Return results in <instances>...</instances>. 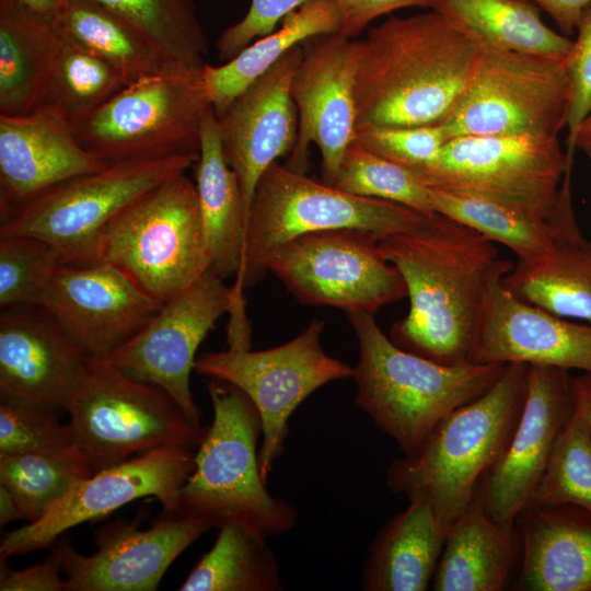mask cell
I'll use <instances>...</instances> for the list:
<instances>
[{
    "label": "cell",
    "instance_id": "8992f818",
    "mask_svg": "<svg viewBox=\"0 0 591 591\" xmlns=\"http://www.w3.org/2000/svg\"><path fill=\"white\" fill-rule=\"evenodd\" d=\"M96 263L161 304L188 288L210 268L196 185L182 173L132 199L101 230Z\"/></svg>",
    "mask_w": 591,
    "mask_h": 591
},
{
    "label": "cell",
    "instance_id": "4316f807",
    "mask_svg": "<svg viewBox=\"0 0 591 591\" xmlns=\"http://www.w3.org/2000/svg\"><path fill=\"white\" fill-rule=\"evenodd\" d=\"M429 194L434 212L509 247L521 262L543 256L563 234L578 225L571 202L570 176L563 179L558 207L551 219L465 192L429 187Z\"/></svg>",
    "mask_w": 591,
    "mask_h": 591
},
{
    "label": "cell",
    "instance_id": "7c38bea8",
    "mask_svg": "<svg viewBox=\"0 0 591 591\" xmlns=\"http://www.w3.org/2000/svg\"><path fill=\"white\" fill-rule=\"evenodd\" d=\"M410 171L430 188L491 198L551 219L571 167L558 137L461 136Z\"/></svg>",
    "mask_w": 591,
    "mask_h": 591
},
{
    "label": "cell",
    "instance_id": "f546056e",
    "mask_svg": "<svg viewBox=\"0 0 591 591\" xmlns=\"http://www.w3.org/2000/svg\"><path fill=\"white\" fill-rule=\"evenodd\" d=\"M514 532L498 525L474 499L447 532L434 591H500L515 558Z\"/></svg>",
    "mask_w": 591,
    "mask_h": 591
},
{
    "label": "cell",
    "instance_id": "7dc6e473",
    "mask_svg": "<svg viewBox=\"0 0 591 591\" xmlns=\"http://www.w3.org/2000/svg\"><path fill=\"white\" fill-rule=\"evenodd\" d=\"M61 563L57 553L51 554L42 563L31 567L14 570L1 560V591H67V582L61 579Z\"/></svg>",
    "mask_w": 591,
    "mask_h": 591
},
{
    "label": "cell",
    "instance_id": "9c48e42d",
    "mask_svg": "<svg viewBox=\"0 0 591 591\" xmlns=\"http://www.w3.org/2000/svg\"><path fill=\"white\" fill-rule=\"evenodd\" d=\"M210 108L202 68H164L126 84L72 130L109 163L198 155Z\"/></svg>",
    "mask_w": 591,
    "mask_h": 591
},
{
    "label": "cell",
    "instance_id": "603a6c76",
    "mask_svg": "<svg viewBox=\"0 0 591 591\" xmlns=\"http://www.w3.org/2000/svg\"><path fill=\"white\" fill-rule=\"evenodd\" d=\"M502 277H495L486 291L471 362H522L591 372V326L520 300L505 288Z\"/></svg>",
    "mask_w": 591,
    "mask_h": 591
},
{
    "label": "cell",
    "instance_id": "f1b7e54d",
    "mask_svg": "<svg viewBox=\"0 0 591 591\" xmlns=\"http://www.w3.org/2000/svg\"><path fill=\"white\" fill-rule=\"evenodd\" d=\"M60 43L51 18L0 0V114L37 108Z\"/></svg>",
    "mask_w": 591,
    "mask_h": 591
},
{
    "label": "cell",
    "instance_id": "8fae6325",
    "mask_svg": "<svg viewBox=\"0 0 591 591\" xmlns=\"http://www.w3.org/2000/svg\"><path fill=\"white\" fill-rule=\"evenodd\" d=\"M198 157L117 161L63 181L1 218L0 236H34L51 245L62 264L92 265L104 225L142 193L185 173Z\"/></svg>",
    "mask_w": 591,
    "mask_h": 591
},
{
    "label": "cell",
    "instance_id": "d4e9b609",
    "mask_svg": "<svg viewBox=\"0 0 591 591\" xmlns=\"http://www.w3.org/2000/svg\"><path fill=\"white\" fill-rule=\"evenodd\" d=\"M517 590L591 591V513L576 506H529Z\"/></svg>",
    "mask_w": 591,
    "mask_h": 591
},
{
    "label": "cell",
    "instance_id": "7402d4cb",
    "mask_svg": "<svg viewBox=\"0 0 591 591\" xmlns=\"http://www.w3.org/2000/svg\"><path fill=\"white\" fill-rule=\"evenodd\" d=\"M88 359L44 306L1 308L0 398L66 412Z\"/></svg>",
    "mask_w": 591,
    "mask_h": 591
},
{
    "label": "cell",
    "instance_id": "484cf974",
    "mask_svg": "<svg viewBox=\"0 0 591 591\" xmlns=\"http://www.w3.org/2000/svg\"><path fill=\"white\" fill-rule=\"evenodd\" d=\"M195 164V185L210 268L224 280L236 276L241 268L247 219L239 178L225 161L212 107L202 119Z\"/></svg>",
    "mask_w": 591,
    "mask_h": 591
},
{
    "label": "cell",
    "instance_id": "44dd1931",
    "mask_svg": "<svg viewBox=\"0 0 591 591\" xmlns=\"http://www.w3.org/2000/svg\"><path fill=\"white\" fill-rule=\"evenodd\" d=\"M303 53L302 44L290 49L218 117L223 154L239 178L247 222L260 177L278 158L289 157L297 141L299 118L290 86Z\"/></svg>",
    "mask_w": 591,
    "mask_h": 591
},
{
    "label": "cell",
    "instance_id": "6da1fadb",
    "mask_svg": "<svg viewBox=\"0 0 591 591\" xmlns=\"http://www.w3.org/2000/svg\"><path fill=\"white\" fill-rule=\"evenodd\" d=\"M379 246L409 298L390 339L440 364L470 363L486 291L514 264L499 257L495 242L438 212L414 230L382 237Z\"/></svg>",
    "mask_w": 591,
    "mask_h": 591
},
{
    "label": "cell",
    "instance_id": "f5cc1de1",
    "mask_svg": "<svg viewBox=\"0 0 591 591\" xmlns=\"http://www.w3.org/2000/svg\"><path fill=\"white\" fill-rule=\"evenodd\" d=\"M590 140H591V114L584 119V121L582 123L580 127L578 139H577V149H578L579 143L590 141Z\"/></svg>",
    "mask_w": 591,
    "mask_h": 591
},
{
    "label": "cell",
    "instance_id": "52a82bcc",
    "mask_svg": "<svg viewBox=\"0 0 591 591\" xmlns=\"http://www.w3.org/2000/svg\"><path fill=\"white\" fill-rule=\"evenodd\" d=\"M428 216L395 201L350 194L275 162L255 189L233 291L243 297L244 289L266 276L275 253L298 236L357 229L382 239L414 230Z\"/></svg>",
    "mask_w": 591,
    "mask_h": 591
},
{
    "label": "cell",
    "instance_id": "4fadbf2b",
    "mask_svg": "<svg viewBox=\"0 0 591 591\" xmlns=\"http://www.w3.org/2000/svg\"><path fill=\"white\" fill-rule=\"evenodd\" d=\"M324 326L323 320H313L283 345L258 351L228 348L202 352L196 359L198 373L235 385L258 410L262 420L258 461L265 482L285 452L288 421L294 409L326 383L352 376L349 364L324 351L321 345Z\"/></svg>",
    "mask_w": 591,
    "mask_h": 591
},
{
    "label": "cell",
    "instance_id": "d6986e66",
    "mask_svg": "<svg viewBox=\"0 0 591 591\" xmlns=\"http://www.w3.org/2000/svg\"><path fill=\"white\" fill-rule=\"evenodd\" d=\"M210 529L200 518L162 512L144 531L136 520L103 528L90 556L67 542L54 551L67 576V591H154L177 556Z\"/></svg>",
    "mask_w": 591,
    "mask_h": 591
},
{
    "label": "cell",
    "instance_id": "2e32d148",
    "mask_svg": "<svg viewBox=\"0 0 591 591\" xmlns=\"http://www.w3.org/2000/svg\"><path fill=\"white\" fill-rule=\"evenodd\" d=\"M233 302V288L209 268L104 359L126 375L164 390L194 424L201 425L190 373L198 347Z\"/></svg>",
    "mask_w": 591,
    "mask_h": 591
},
{
    "label": "cell",
    "instance_id": "cb8c5ba5",
    "mask_svg": "<svg viewBox=\"0 0 591 591\" xmlns=\"http://www.w3.org/2000/svg\"><path fill=\"white\" fill-rule=\"evenodd\" d=\"M108 164L81 144L68 123L47 109L0 114L1 218L46 189Z\"/></svg>",
    "mask_w": 591,
    "mask_h": 591
},
{
    "label": "cell",
    "instance_id": "681fc988",
    "mask_svg": "<svg viewBox=\"0 0 591 591\" xmlns=\"http://www.w3.org/2000/svg\"><path fill=\"white\" fill-rule=\"evenodd\" d=\"M22 519L21 511L11 493L0 485V525Z\"/></svg>",
    "mask_w": 591,
    "mask_h": 591
},
{
    "label": "cell",
    "instance_id": "b9f144b4",
    "mask_svg": "<svg viewBox=\"0 0 591 591\" xmlns=\"http://www.w3.org/2000/svg\"><path fill=\"white\" fill-rule=\"evenodd\" d=\"M76 445L69 424L56 414L0 398V455L59 451Z\"/></svg>",
    "mask_w": 591,
    "mask_h": 591
},
{
    "label": "cell",
    "instance_id": "e0dca14e",
    "mask_svg": "<svg viewBox=\"0 0 591 591\" xmlns=\"http://www.w3.org/2000/svg\"><path fill=\"white\" fill-rule=\"evenodd\" d=\"M305 43L290 86L298 111V137L285 166L305 173L309 147L314 143L322 155L323 182L333 185L345 151L356 139L359 43L338 32Z\"/></svg>",
    "mask_w": 591,
    "mask_h": 591
},
{
    "label": "cell",
    "instance_id": "e575fe53",
    "mask_svg": "<svg viewBox=\"0 0 591 591\" xmlns=\"http://www.w3.org/2000/svg\"><path fill=\"white\" fill-rule=\"evenodd\" d=\"M266 540L240 525L219 528L215 544L197 561L178 590H283L277 559Z\"/></svg>",
    "mask_w": 591,
    "mask_h": 591
},
{
    "label": "cell",
    "instance_id": "7bdbcfd3",
    "mask_svg": "<svg viewBox=\"0 0 591 591\" xmlns=\"http://www.w3.org/2000/svg\"><path fill=\"white\" fill-rule=\"evenodd\" d=\"M358 143L409 170L432 161L448 137L440 125L364 126L356 128Z\"/></svg>",
    "mask_w": 591,
    "mask_h": 591
},
{
    "label": "cell",
    "instance_id": "ffe728a7",
    "mask_svg": "<svg viewBox=\"0 0 591 591\" xmlns=\"http://www.w3.org/2000/svg\"><path fill=\"white\" fill-rule=\"evenodd\" d=\"M162 305L103 263L59 265L42 303L91 358H106L137 334Z\"/></svg>",
    "mask_w": 591,
    "mask_h": 591
},
{
    "label": "cell",
    "instance_id": "d6a6232c",
    "mask_svg": "<svg viewBox=\"0 0 591 591\" xmlns=\"http://www.w3.org/2000/svg\"><path fill=\"white\" fill-rule=\"evenodd\" d=\"M438 10L480 45L566 60L573 40L549 28L525 0H437Z\"/></svg>",
    "mask_w": 591,
    "mask_h": 591
},
{
    "label": "cell",
    "instance_id": "d590c367",
    "mask_svg": "<svg viewBox=\"0 0 591 591\" xmlns=\"http://www.w3.org/2000/svg\"><path fill=\"white\" fill-rule=\"evenodd\" d=\"M93 474L77 447L0 455V485L13 496L22 520L38 521L80 480Z\"/></svg>",
    "mask_w": 591,
    "mask_h": 591
},
{
    "label": "cell",
    "instance_id": "f907efd6",
    "mask_svg": "<svg viewBox=\"0 0 591 591\" xmlns=\"http://www.w3.org/2000/svg\"><path fill=\"white\" fill-rule=\"evenodd\" d=\"M28 10L51 18L65 0H14Z\"/></svg>",
    "mask_w": 591,
    "mask_h": 591
},
{
    "label": "cell",
    "instance_id": "4dcf8cb0",
    "mask_svg": "<svg viewBox=\"0 0 591 591\" xmlns=\"http://www.w3.org/2000/svg\"><path fill=\"white\" fill-rule=\"evenodd\" d=\"M514 297L560 317L591 322V240L575 227L543 256L501 278Z\"/></svg>",
    "mask_w": 591,
    "mask_h": 591
},
{
    "label": "cell",
    "instance_id": "74e56055",
    "mask_svg": "<svg viewBox=\"0 0 591 591\" xmlns=\"http://www.w3.org/2000/svg\"><path fill=\"white\" fill-rule=\"evenodd\" d=\"M116 12L151 43L165 68L201 69L207 38L193 0H93Z\"/></svg>",
    "mask_w": 591,
    "mask_h": 591
},
{
    "label": "cell",
    "instance_id": "c3c4849f",
    "mask_svg": "<svg viewBox=\"0 0 591 591\" xmlns=\"http://www.w3.org/2000/svg\"><path fill=\"white\" fill-rule=\"evenodd\" d=\"M545 11L564 35H572L591 0H525Z\"/></svg>",
    "mask_w": 591,
    "mask_h": 591
},
{
    "label": "cell",
    "instance_id": "60d3db41",
    "mask_svg": "<svg viewBox=\"0 0 591 591\" xmlns=\"http://www.w3.org/2000/svg\"><path fill=\"white\" fill-rule=\"evenodd\" d=\"M57 251L26 235L0 236V305H42L46 288L61 265Z\"/></svg>",
    "mask_w": 591,
    "mask_h": 591
},
{
    "label": "cell",
    "instance_id": "bcb514c9",
    "mask_svg": "<svg viewBox=\"0 0 591 591\" xmlns=\"http://www.w3.org/2000/svg\"><path fill=\"white\" fill-rule=\"evenodd\" d=\"M340 16L338 33L356 38L375 19L405 8H433L437 0H334Z\"/></svg>",
    "mask_w": 591,
    "mask_h": 591
},
{
    "label": "cell",
    "instance_id": "db71d44e",
    "mask_svg": "<svg viewBox=\"0 0 591 591\" xmlns=\"http://www.w3.org/2000/svg\"><path fill=\"white\" fill-rule=\"evenodd\" d=\"M578 148L584 152L591 163V140L579 143Z\"/></svg>",
    "mask_w": 591,
    "mask_h": 591
},
{
    "label": "cell",
    "instance_id": "ee69618b",
    "mask_svg": "<svg viewBox=\"0 0 591 591\" xmlns=\"http://www.w3.org/2000/svg\"><path fill=\"white\" fill-rule=\"evenodd\" d=\"M577 38L565 60L570 83V106L567 118L566 160L572 165L580 127L591 114V5L577 26Z\"/></svg>",
    "mask_w": 591,
    "mask_h": 591
},
{
    "label": "cell",
    "instance_id": "3957f363",
    "mask_svg": "<svg viewBox=\"0 0 591 591\" xmlns=\"http://www.w3.org/2000/svg\"><path fill=\"white\" fill-rule=\"evenodd\" d=\"M528 363H506L495 384L456 408L413 456L391 463L386 484L408 500L426 501L448 532L475 499L479 478L503 455L526 395Z\"/></svg>",
    "mask_w": 591,
    "mask_h": 591
},
{
    "label": "cell",
    "instance_id": "30bf717a",
    "mask_svg": "<svg viewBox=\"0 0 591 591\" xmlns=\"http://www.w3.org/2000/svg\"><path fill=\"white\" fill-rule=\"evenodd\" d=\"M569 106L565 60L482 45L462 94L438 125L448 139L558 137Z\"/></svg>",
    "mask_w": 591,
    "mask_h": 591
},
{
    "label": "cell",
    "instance_id": "1f68e13d",
    "mask_svg": "<svg viewBox=\"0 0 591 591\" xmlns=\"http://www.w3.org/2000/svg\"><path fill=\"white\" fill-rule=\"evenodd\" d=\"M339 26L340 16L334 0H309L288 14L280 27L256 39L221 66L205 63L202 79L217 117L290 49L313 37L337 33Z\"/></svg>",
    "mask_w": 591,
    "mask_h": 591
},
{
    "label": "cell",
    "instance_id": "f35d334b",
    "mask_svg": "<svg viewBox=\"0 0 591 591\" xmlns=\"http://www.w3.org/2000/svg\"><path fill=\"white\" fill-rule=\"evenodd\" d=\"M530 506H576L591 513V425L576 390L571 414L554 444Z\"/></svg>",
    "mask_w": 591,
    "mask_h": 591
},
{
    "label": "cell",
    "instance_id": "836d02e7",
    "mask_svg": "<svg viewBox=\"0 0 591 591\" xmlns=\"http://www.w3.org/2000/svg\"><path fill=\"white\" fill-rule=\"evenodd\" d=\"M51 21L63 39L111 63L127 84L165 68L136 26L93 0H65Z\"/></svg>",
    "mask_w": 591,
    "mask_h": 591
},
{
    "label": "cell",
    "instance_id": "5b68a950",
    "mask_svg": "<svg viewBox=\"0 0 591 591\" xmlns=\"http://www.w3.org/2000/svg\"><path fill=\"white\" fill-rule=\"evenodd\" d=\"M207 390L213 418L196 449L194 470L181 487L177 514L200 518L211 528L240 525L265 538L289 532L298 513L267 490L260 474L258 410L231 383L210 378Z\"/></svg>",
    "mask_w": 591,
    "mask_h": 591
},
{
    "label": "cell",
    "instance_id": "f6af8a7d",
    "mask_svg": "<svg viewBox=\"0 0 591 591\" xmlns=\"http://www.w3.org/2000/svg\"><path fill=\"white\" fill-rule=\"evenodd\" d=\"M309 0H252L246 14L225 28L217 40L219 59L229 60L277 25Z\"/></svg>",
    "mask_w": 591,
    "mask_h": 591
},
{
    "label": "cell",
    "instance_id": "277c9868",
    "mask_svg": "<svg viewBox=\"0 0 591 591\" xmlns=\"http://www.w3.org/2000/svg\"><path fill=\"white\" fill-rule=\"evenodd\" d=\"M359 343L352 368L356 403L374 425L413 456L437 425L478 398L499 379L506 363L444 366L396 346L366 312L348 313Z\"/></svg>",
    "mask_w": 591,
    "mask_h": 591
},
{
    "label": "cell",
    "instance_id": "816d5d0a",
    "mask_svg": "<svg viewBox=\"0 0 591 591\" xmlns=\"http://www.w3.org/2000/svg\"><path fill=\"white\" fill-rule=\"evenodd\" d=\"M573 385L584 402L591 425V372H583L578 376H573Z\"/></svg>",
    "mask_w": 591,
    "mask_h": 591
},
{
    "label": "cell",
    "instance_id": "ba28073f",
    "mask_svg": "<svg viewBox=\"0 0 591 591\" xmlns=\"http://www.w3.org/2000/svg\"><path fill=\"white\" fill-rule=\"evenodd\" d=\"M66 412L93 473L155 448L197 449L206 430L164 390L126 375L104 358L89 357Z\"/></svg>",
    "mask_w": 591,
    "mask_h": 591
},
{
    "label": "cell",
    "instance_id": "7a4b0ae2",
    "mask_svg": "<svg viewBox=\"0 0 591 591\" xmlns=\"http://www.w3.org/2000/svg\"><path fill=\"white\" fill-rule=\"evenodd\" d=\"M358 43L356 128L440 124L462 94L482 46L432 8L391 16Z\"/></svg>",
    "mask_w": 591,
    "mask_h": 591
},
{
    "label": "cell",
    "instance_id": "8d00e7d4",
    "mask_svg": "<svg viewBox=\"0 0 591 591\" xmlns=\"http://www.w3.org/2000/svg\"><path fill=\"white\" fill-rule=\"evenodd\" d=\"M126 84L111 63L61 37L37 107L73 127Z\"/></svg>",
    "mask_w": 591,
    "mask_h": 591
},
{
    "label": "cell",
    "instance_id": "5bb4252c",
    "mask_svg": "<svg viewBox=\"0 0 591 591\" xmlns=\"http://www.w3.org/2000/svg\"><path fill=\"white\" fill-rule=\"evenodd\" d=\"M380 240L357 229L308 233L282 245L268 270L301 303L374 314L407 297L406 283L383 255Z\"/></svg>",
    "mask_w": 591,
    "mask_h": 591
},
{
    "label": "cell",
    "instance_id": "83f0119b",
    "mask_svg": "<svg viewBox=\"0 0 591 591\" xmlns=\"http://www.w3.org/2000/svg\"><path fill=\"white\" fill-rule=\"evenodd\" d=\"M447 531L424 500H409L375 536L362 570L366 591H425L432 581Z\"/></svg>",
    "mask_w": 591,
    "mask_h": 591
},
{
    "label": "cell",
    "instance_id": "9a60e30c",
    "mask_svg": "<svg viewBox=\"0 0 591 591\" xmlns=\"http://www.w3.org/2000/svg\"><path fill=\"white\" fill-rule=\"evenodd\" d=\"M195 454L193 448L161 447L93 473L38 521L7 533L0 544L1 560L47 548L69 529L140 498L153 497L163 512L177 514L179 490L194 470Z\"/></svg>",
    "mask_w": 591,
    "mask_h": 591
},
{
    "label": "cell",
    "instance_id": "ac0fdd59",
    "mask_svg": "<svg viewBox=\"0 0 591 591\" xmlns=\"http://www.w3.org/2000/svg\"><path fill=\"white\" fill-rule=\"evenodd\" d=\"M573 402L569 370L530 364L515 430L503 455L484 475L480 499H476L501 528L514 532L517 520L531 505Z\"/></svg>",
    "mask_w": 591,
    "mask_h": 591
},
{
    "label": "cell",
    "instance_id": "ab89813d",
    "mask_svg": "<svg viewBox=\"0 0 591 591\" xmlns=\"http://www.w3.org/2000/svg\"><path fill=\"white\" fill-rule=\"evenodd\" d=\"M333 186L395 201L426 215L434 213L429 187L409 169L369 151L356 140L345 151Z\"/></svg>",
    "mask_w": 591,
    "mask_h": 591
}]
</instances>
